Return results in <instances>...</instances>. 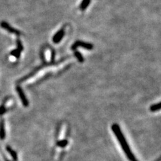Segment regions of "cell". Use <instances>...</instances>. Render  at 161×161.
<instances>
[{"mask_svg": "<svg viewBox=\"0 0 161 161\" xmlns=\"http://www.w3.org/2000/svg\"><path fill=\"white\" fill-rule=\"evenodd\" d=\"M0 26H1V27L2 28L5 29L6 30H7V32H9L10 33L14 34H16L18 36L21 35V32L19 30H18L12 28V26H11L8 23H7L6 22H4V21L2 22L1 23H0Z\"/></svg>", "mask_w": 161, "mask_h": 161, "instance_id": "obj_4", "label": "cell"}, {"mask_svg": "<svg viewBox=\"0 0 161 161\" xmlns=\"http://www.w3.org/2000/svg\"><path fill=\"white\" fill-rule=\"evenodd\" d=\"M16 89L18 95L20 97L21 102L22 104H23V106L24 107H28L29 106V102L27 99V97H26L25 95V93L23 91V89H22V88L20 87V86H17Z\"/></svg>", "mask_w": 161, "mask_h": 161, "instance_id": "obj_3", "label": "cell"}, {"mask_svg": "<svg viewBox=\"0 0 161 161\" xmlns=\"http://www.w3.org/2000/svg\"><path fill=\"white\" fill-rule=\"evenodd\" d=\"M6 150L7 151L10 153V155L12 156V159L14 160V161H17L18 160V155H17V152L14 151V150L12 148V147H10V146H6Z\"/></svg>", "mask_w": 161, "mask_h": 161, "instance_id": "obj_7", "label": "cell"}, {"mask_svg": "<svg viewBox=\"0 0 161 161\" xmlns=\"http://www.w3.org/2000/svg\"><path fill=\"white\" fill-rule=\"evenodd\" d=\"M16 42H17V48H18V49H20L22 52L23 51V45H22V44L21 42V41L19 40V39H18L17 41H16Z\"/></svg>", "mask_w": 161, "mask_h": 161, "instance_id": "obj_14", "label": "cell"}, {"mask_svg": "<svg viewBox=\"0 0 161 161\" xmlns=\"http://www.w3.org/2000/svg\"><path fill=\"white\" fill-rule=\"evenodd\" d=\"M6 138V129L4 119H2L0 120V139L3 140Z\"/></svg>", "mask_w": 161, "mask_h": 161, "instance_id": "obj_6", "label": "cell"}, {"mask_svg": "<svg viewBox=\"0 0 161 161\" xmlns=\"http://www.w3.org/2000/svg\"><path fill=\"white\" fill-rule=\"evenodd\" d=\"M78 46L83 47L85 49L91 50L93 48V45L91 43H88V42H85L83 41H81V40H77L74 42L72 46H71V50H75L77 49V48Z\"/></svg>", "mask_w": 161, "mask_h": 161, "instance_id": "obj_2", "label": "cell"}, {"mask_svg": "<svg viewBox=\"0 0 161 161\" xmlns=\"http://www.w3.org/2000/svg\"><path fill=\"white\" fill-rule=\"evenodd\" d=\"M160 110V102L152 105V106L150 107V111H151L152 112H155L157 111H159Z\"/></svg>", "mask_w": 161, "mask_h": 161, "instance_id": "obj_11", "label": "cell"}, {"mask_svg": "<svg viewBox=\"0 0 161 161\" xmlns=\"http://www.w3.org/2000/svg\"><path fill=\"white\" fill-rule=\"evenodd\" d=\"M22 51L18 49V48H16V49H14L10 52V54L14 56V57H16V58H19L20 57V54H21Z\"/></svg>", "mask_w": 161, "mask_h": 161, "instance_id": "obj_10", "label": "cell"}, {"mask_svg": "<svg viewBox=\"0 0 161 161\" xmlns=\"http://www.w3.org/2000/svg\"><path fill=\"white\" fill-rule=\"evenodd\" d=\"M64 35H65V30H64V29L62 28L54 35L53 38H52V41H53L54 43L58 44L62 40Z\"/></svg>", "mask_w": 161, "mask_h": 161, "instance_id": "obj_5", "label": "cell"}, {"mask_svg": "<svg viewBox=\"0 0 161 161\" xmlns=\"http://www.w3.org/2000/svg\"><path fill=\"white\" fill-rule=\"evenodd\" d=\"M90 3H91V0H83L79 7L80 10H81L82 11H84L87 8L89 5L90 4Z\"/></svg>", "mask_w": 161, "mask_h": 161, "instance_id": "obj_8", "label": "cell"}, {"mask_svg": "<svg viewBox=\"0 0 161 161\" xmlns=\"http://www.w3.org/2000/svg\"><path fill=\"white\" fill-rule=\"evenodd\" d=\"M74 55L75 56V57H77V60H78V61L79 62H83L84 61H85V59L83 58V56H82V54L80 53L79 52H78V51H74Z\"/></svg>", "mask_w": 161, "mask_h": 161, "instance_id": "obj_12", "label": "cell"}, {"mask_svg": "<svg viewBox=\"0 0 161 161\" xmlns=\"http://www.w3.org/2000/svg\"><path fill=\"white\" fill-rule=\"evenodd\" d=\"M6 103H7V100H6V102H3L2 106H0V115H3V114L5 113V111H6Z\"/></svg>", "mask_w": 161, "mask_h": 161, "instance_id": "obj_13", "label": "cell"}, {"mask_svg": "<svg viewBox=\"0 0 161 161\" xmlns=\"http://www.w3.org/2000/svg\"><path fill=\"white\" fill-rule=\"evenodd\" d=\"M69 142L67 141L66 139L64 140H58L57 142V146L58 147L60 148H65L66 147L67 145H68Z\"/></svg>", "mask_w": 161, "mask_h": 161, "instance_id": "obj_9", "label": "cell"}, {"mask_svg": "<svg viewBox=\"0 0 161 161\" xmlns=\"http://www.w3.org/2000/svg\"><path fill=\"white\" fill-rule=\"evenodd\" d=\"M111 130L114 132L115 136L117 138L118 142H119V144H120L123 151L125 152V154L126 156L128 157V159L130 161H138L137 159L135 158V156H134L132 151H131V149L128 143H127V141L124 136L123 135L119 126L118 124H116V123H114V124L111 126Z\"/></svg>", "mask_w": 161, "mask_h": 161, "instance_id": "obj_1", "label": "cell"}]
</instances>
